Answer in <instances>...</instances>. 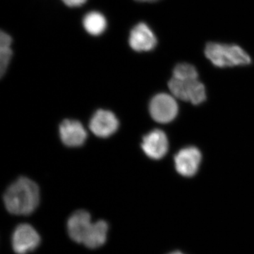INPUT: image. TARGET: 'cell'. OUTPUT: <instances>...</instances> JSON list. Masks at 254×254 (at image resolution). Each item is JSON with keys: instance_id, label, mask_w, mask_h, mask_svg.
I'll return each mask as SVG.
<instances>
[{"instance_id": "6da1fadb", "label": "cell", "mask_w": 254, "mask_h": 254, "mask_svg": "<svg viewBox=\"0 0 254 254\" xmlns=\"http://www.w3.org/2000/svg\"><path fill=\"white\" fill-rule=\"evenodd\" d=\"M41 199L40 189L36 182L21 177L5 191L3 200L6 210L15 215H29L38 208Z\"/></svg>"}, {"instance_id": "7a4b0ae2", "label": "cell", "mask_w": 254, "mask_h": 254, "mask_svg": "<svg viewBox=\"0 0 254 254\" xmlns=\"http://www.w3.org/2000/svg\"><path fill=\"white\" fill-rule=\"evenodd\" d=\"M204 53L213 65L220 68L247 66L252 63L248 53L237 45L210 42L205 46Z\"/></svg>"}, {"instance_id": "3957f363", "label": "cell", "mask_w": 254, "mask_h": 254, "mask_svg": "<svg viewBox=\"0 0 254 254\" xmlns=\"http://www.w3.org/2000/svg\"><path fill=\"white\" fill-rule=\"evenodd\" d=\"M168 87L172 94L182 101L198 105L206 100L205 86L198 79L181 81L173 77L169 81Z\"/></svg>"}, {"instance_id": "277c9868", "label": "cell", "mask_w": 254, "mask_h": 254, "mask_svg": "<svg viewBox=\"0 0 254 254\" xmlns=\"http://www.w3.org/2000/svg\"><path fill=\"white\" fill-rule=\"evenodd\" d=\"M41 238L36 229L27 223L20 224L11 235V247L16 254H28L41 245Z\"/></svg>"}, {"instance_id": "5b68a950", "label": "cell", "mask_w": 254, "mask_h": 254, "mask_svg": "<svg viewBox=\"0 0 254 254\" xmlns=\"http://www.w3.org/2000/svg\"><path fill=\"white\" fill-rule=\"evenodd\" d=\"M149 111L155 122L168 124L173 121L178 115V104L173 97L167 93H159L150 100Z\"/></svg>"}, {"instance_id": "8992f818", "label": "cell", "mask_w": 254, "mask_h": 254, "mask_svg": "<svg viewBox=\"0 0 254 254\" xmlns=\"http://www.w3.org/2000/svg\"><path fill=\"white\" fill-rule=\"evenodd\" d=\"M177 173L185 178L195 177L199 170L202 154L194 146L187 147L177 152L174 157Z\"/></svg>"}, {"instance_id": "52a82bcc", "label": "cell", "mask_w": 254, "mask_h": 254, "mask_svg": "<svg viewBox=\"0 0 254 254\" xmlns=\"http://www.w3.org/2000/svg\"><path fill=\"white\" fill-rule=\"evenodd\" d=\"M128 43L134 51L149 52L157 46L158 39L148 24L140 22L133 26L130 32Z\"/></svg>"}, {"instance_id": "ba28073f", "label": "cell", "mask_w": 254, "mask_h": 254, "mask_svg": "<svg viewBox=\"0 0 254 254\" xmlns=\"http://www.w3.org/2000/svg\"><path fill=\"white\" fill-rule=\"evenodd\" d=\"M141 148L148 158L153 160H160L168 153V137L162 130H153L143 137Z\"/></svg>"}, {"instance_id": "9c48e42d", "label": "cell", "mask_w": 254, "mask_h": 254, "mask_svg": "<svg viewBox=\"0 0 254 254\" xmlns=\"http://www.w3.org/2000/svg\"><path fill=\"white\" fill-rule=\"evenodd\" d=\"M91 215L85 210H78L70 215L66 223L68 237L73 242L83 244L92 226Z\"/></svg>"}, {"instance_id": "30bf717a", "label": "cell", "mask_w": 254, "mask_h": 254, "mask_svg": "<svg viewBox=\"0 0 254 254\" xmlns=\"http://www.w3.org/2000/svg\"><path fill=\"white\" fill-rule=\"evenodd\" d=\"M89 127L95 136L108 138L118 131L119 121L112 112L99 110L92 117Z\"/></svg>"}, {"instance_id": "8fae6325", "label": "cell", "mask_w": 254, "mask_h": 254, "mask_svg": "<svg viewBox=\"0 0 254 254\" xmlns=\"http://www.w3.org/2000/svg\"><path fill=\"white\" fill-rule=\"evenodd\" d=\"M60 136L66 146L79 147L86 141L87 132L79 122L66 120L60 125Z\"/></svg>"}, {"instance_id": "7c38bea8", "label": "cell", "mask_w": 254, "mask_h": 254, "mask_svg": "<svg viewBox=\"0 0 254 254\" xmlns=\"http://www.w3.org/2000/svg\"><path fill=\"white\" fill-rule=\"evenodd\" d=\"M109 225L105 220H100L93 222L91 229L87 234L83 245L91 250L100 248L108 240Z\"/></svg>"}, {"instance_id": "4fadbf2b", "label": "cell", "mask_w": 254, "mask_h": 254, "mask_svg": "<svg viewBox=\"0 0 254 254\" xmlns=\"http://www.w3.org/2000/svg\"><path fill=\"white\" fill-rule=\"evenodd\" d=\"M82 23L87 33L93 36L103 34L108 26V21L104 15L96 11L86 14Z\"/></svg>"}, {"instance_id": "5bb4252c", "label": "cell", "mask_w": 254, "mask_h": 254, "mask_svg": "<svg viewBox=\"0 0 254 254\" xmlns=\"http://www.w3.org/2000/svg\"><path fill=\"white\" fill-rule=\"evenodd\" d=\"M12 38L4 31L0 33V73L1 76L6 73L11 62L13 52L11 49Z\"/></svg>"}, {"instance_id": "9a60e30c", "label": "cell", "mask_w": 254, "mask_h": 254, "mask_svg": "<svg viewBox=\"0 0 254 254\" xmlns=\"http://www.w3.org/2000/svg\"><path fill=\"white\" fill-rule=\"evenodd\" d=\"M173 77L181 81L198 79V73L193 65L188 63H180L177 64L173 69Z\"/></svg>"}, {"instance_id": "2e32d148", "label": "cell", "mask_w": 254, "mask_h": 254, "mask_svg": "<svg viewBox=\"0 0 254 254\" xmlns=\"http://www.w3.org/2000/svg\"><path fill=\"white\" fill-rule=\"evenodd\" d=\"M68 7H79L86 2L87 0H62Z\"/></svg>"}, {"instance_id": "e0dca14e", "label": "cell", "mask_w": 254, "mask_h": 254, "mask_svg": "<svg viewBox=\"0 0 254 254\" xmlns=\"http://www.w3.org/2000/svg\"><path fill=\"white\" fill-rule=\"evenodd\" d=\"M165 254H188L184 252L183 251L180 250H175L171 251V252H168V253Z\"/></svg>"}, {"instance_id": "ac0fdd59", "label": "cell", "mask_w": 254, "mask_h": 254, "mask_svg": "<svg viewBox=\"0 0 254 254\" xmlns=\"http://www.w3.org/2000/svg\"><path fill=\"white\" fill-rule=\"evenodd\" d=\"M135 1H139V2H156L160 0H135Z\"/></svg>"}]
</instances>
